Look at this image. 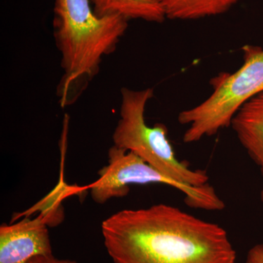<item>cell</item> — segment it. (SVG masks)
Listing matches in <instances>:
<instances>
[{"mask_svg": "<svg viewBox=\"0 0 263 263\" xmlns=\"http://www.w3.org/2000/svg\"><path fill=\"white\" fill-rule=\"evenodd\" d=\"M114 263H235L228 233L179 208L157 204L125 209L102 223Z\"/></svg>", "mask_w": 263, "mask_h": 263, "instance_id": "cell-1", "label": "cell"}, {"mask_svg": "<svg viewBox=\"0 0 263 263\" xmlns=\"http://www.w3.org/2000/svg\"><path fill=\"white\" fill-rule=\"evenodd\" d=\"M129 21L117 14L99 16L90 0H55L53 37L63 70L57 95L62 107L76 103L87 89L103 58L117 49Z\"/></svg>", "mask_w": 263, "mask_h": 263, "instance_id": "cell-2", "label": "cell"}, {"mask_svg": "<svg viewBox=\"0 0 263 263\" xmlns=\"http://www.w3.org/2000/svg\"><path fill=\"white\" fill-rule=\"evenodd\" d=\"M154 95L153 88L121 89L120 118L112 137L114 146L133 152L169 179L186 187L207 184L209 177L205 171L190 168L178 160L164 124L147 125L145 111Z\"/></svg>", "mask_w": 263, "mask_h": 263, "instance_id": "cell-3", "label": "cell"}, {"mask_svg": "<svg viewBox=\"0 0 263 263\" xmlns=\"http://www.w3.org/2000/svg\"><path fill=\"white\" fill-rule=\"evenodd\" d=\"M241 51L243 64L238 70L214 76L209 81L212 95L196 106L180 112L178 121L188 126L183 136L184 143L200 141L230 127L239 109L263 91V48L245 45Z\"/></svg>", "mask_w": 263, "mask_h": 263, "instance_id": "cell-4", "label": "cell"}, {"mask_svg": "<svg viewBox=\"0 0 263 263\" xmlns=\"http://www.w3.org/2000/svg\"><path fill=\"white\" fill-rule=\"evenodd\" d=\"M99 178L89 186L91 198L104 204L112 198L127 196L131 184L162 183L184 195L188 206L205 211H222L226 203L212 185L186 187L169 179L133 152L116 146L108 150V163L100 169Z\"/></svg>", "mask_w": 263, "mask_h": 263, "instance_id": "cell-5", "label": "cell"}, {"mask_svg": "<svg viewBox=\"0 0 263 263\" xmlns=\"http://www.w3.org/2000/svg\"><path fill=\"white\" fill-rule=\"evenodd\" d=\"M48 228L39 216L2 224L0 263H26L37 256L53 255Z\"/></svg>", "mask_w": 263, "mask_h": 263, "instance_id": "cell-6", "label": "cell"}, {"mask_svg": "<svg viewBox=\"0 0 263 263\" xmlns=\"http://www.w3.org/2000/svg\"><path fill=\"white\" fill-rule=\"evenodd\" d=\"M230 127L263 176V91L239 109Z\"/></svg>", "mask_w": 263, "mask_h": 263, "instance_id": "cell-7", "label": "cell"}, {"mask_svg": "<svg viewBox=\"0 0 263 263\" xmlns=\"http://www.w3.org/2000/svg\"><path fill=\"white\" fill-rule=\"evenodd\" d=\"M99 16L121 15L131 20L141 19L148 22L162 23L166 19L163 10L157 0H90Z\"/></svg>", "mask_w": 263, "mask_h": 263, "instance_id": "cell-8", "label": "cell"}, {"mask_svg": "<svg viewBox=\"0 0 263 263\" xmlns=\"http://www.w3.org/2000/svg\"><path fill=\"white\" fill-rule=\"evenodd\" d=\"M166 18L195 20L226 13L240 0H157Z\"/></svg>", "mask_w": 263, "mask_h": 263, "instance_id": "cell-9", "label": "cell"}, {"mask_svg": "<svg viewBox=\"0 0 263 263\" xmlns=\"http://www.w3.org/2000/svg\"><path fill=\"white\" fill-rule=\"evenodd\" d=\"M72 186H69L64 181H60L56 187L45 197L44 200L37 204L34 209L29 211V214L35 212H41L39 217L48 227L58 226L65 218L62 201L71 193Z\"/></svg>", "mask_w": 263, "mask_h": 263, "instance_id": "cell-10", "label": "cell"}, {"mask_svg": "<svg viewBox=\"0 0 263 263\" xmlns=\"http://www.w3.org/2000/svg\"><path fill=\"white\" fill-rule=\"evenodd\" d=\"M245 263H263L262 243L254 246L249 249Z\"/></svg>", "mask_w": 263, "mask_h": 263, "instance_id": "cell-11", "label": "cell"}, {"mask_svg": "<svg viewBox=\"0 0 263 263\" xmlns=\"http://www.w3.org/2000/svg\"><path fill=\"white\" fill-rule=\"evenodd\" d=\"M26 263H76V261L67 259H58L53 255L37 256Z\"/></svg>", "mask_w": 263, "mask_h": 263, "instance_id": "cell-12", "label": "cell"}, {"mask_svg": "<svg viewBox=\"0 0 263 263\" xmlns=\"http://www.w3.org/2000/svg\"><path fill=\"white\" fill-rule=\"evenodd\" d=\"M260 200H261V201H262V203H263V188L262 189V190H261Z\"/></svg>", "mask_w": 263, "mask_h": 263, "instance_id": "cell-13", "label": "cell"}]
</instances>
